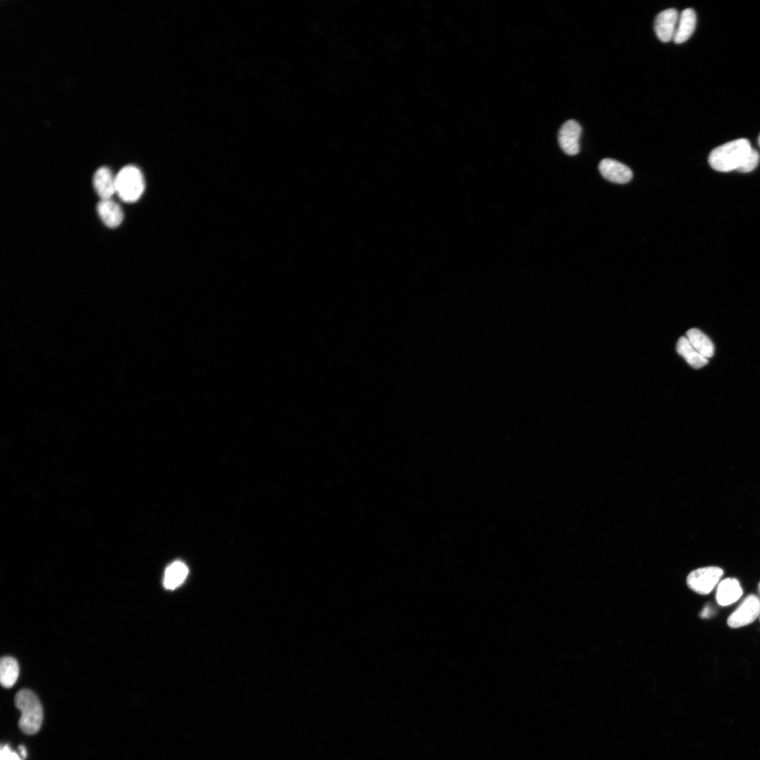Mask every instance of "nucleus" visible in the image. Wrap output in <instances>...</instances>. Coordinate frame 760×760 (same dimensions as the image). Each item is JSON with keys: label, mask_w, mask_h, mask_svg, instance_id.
<instances>
[{"label": "nucleus", "mask_w": 760, "mask_h": 760, "mask_svg": "<svg viewBox=\"0 0 760 760\" xmlns=\"http://www.w3.org/2000/svg\"><path fill=\"white\" fill-rule=\"evenodd\" d=\"M752 148L746 139L733 140L712 150L709 163L713 169L720 172L737 170Z\"/></svg>", "instance_id": "f257e3e1"}, {"label": "nucleus", "mask_w": 760, "mask_h": 760, "mask_svg": "<svg viewBox=\"0 0 760 760\" xmlns=\"http://www.w3.org/2000/svg\"><path fill=\"white\" fill-rule=\"evenodd\" d=\"M15 704L21 712L20 730L27 735L37 733L43 721V709L38 697L31 690L23 689L17 692Z\"/></svg>", "instance_id": "f03ea898"}, {"label": "nucleus", "mask_w": 760, "mask_h": 760, "mask_svg": "<svg viewBox=\"0 0 760 760\" xmlns=\"http://www.w3.org/2000/svg\"><path fill=\"white\" fill-rule=\"evenodd\" d=\"M145 182L141 172L134 165H127L116 175V193L125 202L137 201L144 191Z\"/></svg>", "instance_id": "7ed1b4c3"}, {"label": "nucleus", "mask_w": 760, "mask_h": 760, "mask_svg": "<svg viewBox=\"0 0 760 760\" xmlns=\"http://www.w3.org/2000/svg\"><path fill=\"white\" fill-rule=\"evenodd\" d=\"M723 575L718 566H706L692 571L687 577V584L694 592L700 595L711 593Z\"/></svg>", "instance_id": "20e7f679"}, {"label": "nucleus", "mask_w": 760, "mask_h": 760, "mask_svg": "<svg viewBox=\"0 0 760 760\" xmlns=\"http://www.w3.org/2000/svg\"><path fill=\"white\" fill-rule=\"evenodd\" d=\"M760 614V600L755 595L747 596L728 616V626L737 628L753 623Z\"/></svg>", "instance_id": "39448f33"}, {"label": "nucleus", "mask_w": 760, "mask_h": 760, "mask_svg": "<svg viewBox=\"0 0 760 760\" xmlns=\"http://www.w3.org/2000/svg\"><path fill=\"white\" fill-rule=\"evenodd\" d=\"M581 130V125L574 120L566 121L559 128L558 142L566 154L574 156L578 153Z\"/></svg>", "instance_id": "423d86ee"}, {"label": "nucleus", "mask_w": 760, "mask_h": 760, "mask_svg": "<svg viewBox=\"0 0 760 760\" xmlns=\"http://www.w3.org/2000/svg\"><path fill=\"white\" fill-rule=\"evenodd\" d=\"M678 17L675 8H668L657 14L654 20V31L660 41L669 42L673 40Z\"/></svg>", "instance_id": "0eeeda50"}, {"label": "nucleus", "mask_w": 760, "mask_h": 760, "mask_svg": "<svg viewBox=\"0 0 760 760\" xmlns=\"http://www.w3.org/2000/svg\"><path fill=\"white\" fill-rule=\"evenodd\" d=\"M598 168L604 179L614 183L626 184L633 177V172L628 167L611 158L602 160Z\"/></svg>", "instance_id": "6e6552de"}, {"label": "nucleus", "mask_w": 760, "mask_h": 760, "mask_svg": "<svg viewBox=\"0 0 760 760\" xmlns=\"http://www.w3.org/2000/svg\"><path fill=\"white\" fill-rule=\"evenodd\" d=\"M93 185L101 199L111 198L116 192V176L108 167H101L94 175Z\"/></svg>", "instance_id": "1a4fd4ad"}, {"label": "nucleus", "mask_w": 760, "mask_h": 760, "mask_svg": "<svg viewBox=\"0 0 760 760\" xmlns=\"http://www.w3.org/2000/svg\"><path fill=\"white\" fill-rule=\"evenodd\" d=\"M742 588L736 578H727L718 585L716 599L721 606H728L737 601L742 595Z\"/></svg>", "instance_id": "9d476101"}, {"label": "nucleus", "mask_w": 760, "mask_h": 760, "mask_svg": "<svg viewBox=\"0 0 760 760\" xmlns=\"http://www.w3.org/2000/svg\"><path fill=\"white\" fill-rule=\"evenodd\" d=\"M96 210L103 222L108 227H118L123 220L121 207L111 198L101 199L96 205Z\"/></svg>", "instance_id": "9b49d317"}, {"label": "nucleus", "mask_w": 760, "mask_h": 760, "mask_svg": "<svg viewBox=\"0 0 760 760\" xmlns=\"http://www.w3.org/2000/svg\"><path fill=\"white\" fill-rule=\"evenodd\" d=\"M696 25V14L693 9H684L680 14L673 41L681 44L693 33Z\"/></svg>", "instance_id": "f8f14e48"}, {"label": "nucleus", "mask_w": 760, "mask_h": 760, "mask_svg": "<svg viewBox=\"0 0 760 760\" xmlns=\"http://www.w3.org/2000/svg\"><path fill=\"white\" fill-rule=\"evenodd\" d=\"M676 350L692 367L699 369L708 363V359L698 353L685 336H681L677 343Z\"/></svg>", "instance_id": "ddd939ff"}, {"label": "nucleus", "mask_w": 760, "mask_h": 760, "mask_svg": "<svg viewBox=\"0 0 760 760\" xmlns=\"http://www.w3.org/2000/svg\"><path fill=\"white\" fill-rule=\"evenodd\" d=\"M686 338L694 348L706 358L711 357L714 346L710 338L699 329L693 328L686 332Z\"/></svg>", "instance_id": "4468645a"}, {"label": "nucleus", "mask_w": 760, "mask_h": 760, "mask_svg": "<svg viewBox=\"0 0 760 760\" xmlns=\"http://www.w3.org/2000/svg\"><path fill=\"white\" fill-rule=\"evenodd\" d=\"M188 574V568L181 562H175L165 571L163 585L167 589L172 590L184 581Z\"/></svg>", "instance_id": "2eb2a0df"}, {"label": "nucleus", "mask_w": 760, "mask_h": 760, "mask_svg": "<svg viewBox=\"0 0 760 760\" xmlns=\"http://www.w3.org/2000/svg\"><path fill=\"white\" fill-rule=\"evenodd\" d=\"M19 674L17 661L11 657L1 658L0 662V681L4 688H11L16 682Z\"/></svg>", "instance_id": "dca6fc26"}, {"label": "nucleus", "mask_w": 760, "mask_h": 760, "mask_svg": "<svg viewBox=\"0 0 760 760\" xmlns=\"http://www.w3.org/2000/svg\"><path fill=\"white\" fill-rule=\"evenodd\" d=\"M759 161V154L757 151L752 148L737 169L740 172H749L753 170Z\"/></svg>", "instance_id": "f3484780"}, {"label": "nucleus", "mask_w": 760, "mask_h": 760, "mask_svg": "<svg viewBox=\"0 0 760 760\" xmlns=\"http://www.w3.org/2000/svg\"><path fill=\"white\" fill-rule=\"evenodd\" d=\"M0 758L1 760H23V759H21L16 752L12 751L7 745L1 747Z\"/></svg>", "instance_id": "a211bd4d"}, {"label": "nucleus", "mask_w": 760, "mask_h": 760, "mask_svg": "<svg viewBox=\"0 0 760 760\" xmlns=\"http://www.w3.org/2000/svg\"><path fill=\"white\" fill-rule=\"evenodd\" d=\"M713 613L714 612L713 611H711V608L709 606H707L705 607L700 612V616L702 618H709L711 616V614H713Z\"/></svg>", "instance_id": "6ab92c4d"}, {"label": "nucleus", "mask_w": 760, "mask_h": 760, "mask_svg": "<svg viewBox=\"0 0 760 760\" xmlns=\"http://www.w3.org/2000/svg\"><path fill=\"white\" fill-rule=\"evenodd\" d=\"M19 751H20V756L22 758H25L26 756H27V751L25 749V747L24 746H23V745H20L19 747Z\"/></svg>", "instance_id": "aec40b11"}, {"label": "nucleus", "mask_w": 760, "mask_h": 760, "mask_svg": "<svg viewBox=\"0 0 760 760\" xmlns=\"http://www.w3.org/2000/svg\"><path fill=\"white\" fill-rule=\"evenodd\" d=\"M758 590H759V595H760V583H759ZM759 620H760V614H759Z\"/></svg>", "instance_id": "412c9836"}, {"label": "nucleus", "mask_w": 760, "mask_h": 760, "mask_svg": "<svg viewBox=\"0 0 760 760\" xmlns=\"http://www.w3.org/2000/svg\"><path fill=\"white\" fill-rule=\"evenodd\" d=\"M758 142H759V144L760 146V134H759V139H758Z\"/></svg>", "instance_id": "4be33fe9"}]
</instances>
